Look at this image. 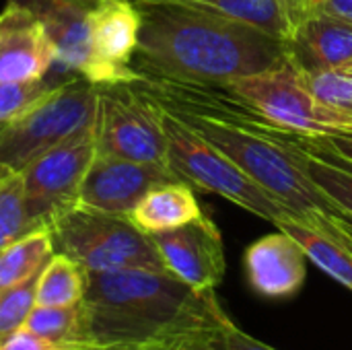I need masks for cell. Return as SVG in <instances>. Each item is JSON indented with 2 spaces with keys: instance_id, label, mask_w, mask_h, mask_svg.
<instances>
[{
  "instance_id": "7",
  "label": "cell",
  "mask_w": 352,
  "mask_h": 350,
  "mask_svg": "<svg viewBox=\"0 0 352 350\" xmlns=\"http://www.w3.org/2000/svg\"><path fill=\"white\" fill-rule=\"evenodd\" d=\"M93 134L97 155L167 165L163 111L130 83L97 85Z\"/></svg>"
},
{
  "instance_id": "26",
  "label": "cell",
  "mask_w": 352,
  "mask_h": 350,
  "mask_svg": "<svg viewBox=\"0 0 352 350\" xmlns=\"http://www.w3.org/2000/svg\"><path fill=\"white\" fill-rule=\"evenodd\" d=\"M66 74H54V70L29 83H0V122H12L14 118L29 111L37 101H41L50 91H54L60 83L68 80Z\"/></svg>"
},
{
  "instance_id": "10",
  "label": "cell",
  "mask_w": 352,
  "mask_h": 350,
  "mask_svg": "<svg viewBox=\"0 0 352 350\" xmlns=\"http://www.w3.org/2000/svg\"><path fill=\"white\" fill-rule=\"evenodd\" d=\"M140 12L134 0H91L89 45L93 85L130 83L136 76L132 58L138 47Z\"/></svg>"
},
{
  "instance_id": "23",
  "label": "cell",
  "mask_w": 352,
  "mask_h": 350,
  "mask_svg": "<svg viewBox=\"0 0 352 350\" xmlns=\"http://www.w3.org/2000/svg\"><path fill=\"white\" fill-rule=\"evenodd\" d=\"M25 328L41 338L64 347L78 349L87 342V314L82 301L68 307H43L35 305L25 322Z\"/></svg>"
},
{
  "instance_id": "34",
  "label": "cell",
  "mask_w": 352,
  "mask_h": 350,
  "mask_svg": "<svg viewBox=\"0 0 352 350\" xmlns=\"http://www.w3.org/2000/svg\"><path fill=\"white\" fill-rule=\"evenodd\" d=\"M338 70H342L344 74H349V76H352V58H351V60H349V62H346V64H342V66H340Z\"/></svg>"
},
{
  "instance_id": "18",
  "label": "cell",
  "mask_w": 352,
  "mask_h": 350,
  "mask_svg": "<svg viewBox=\"0 0 352 350\" xmlns=\"http://www.w3.org/2000/svg\"><path fill=\"white\" fill-rule=\"evenodd\" d=\"M202 212L192 186L184 182H171L153 188L132 210L130 219L132 223L142 229L144 233H161L177 229L194 219H198Z\"/></svg>"
},
{
  "instance_id": "4",
  "label": "cell",
  "mask_w": 352,
  "mask_h": 350,
  "mask_svg": "<svg viewBox=\"0 0 352 350\" xmlns=\"http://www.w3.org/2000/svg\"><path fill=\"white\" fill-rule=\"evenodd\" d=\"M47 231L54 252L72 258L87 272L128 268L167 272L151 235L138 229L130 217L76 204L62 212Z\"/></svg>"
},
{
  "instance_id": "37",
  "label": "cell",
  "mask_w": 352,
  "mask_h": 350,
  "mask_svg": "<svg viewBox=\"0 0 352 350\" xmlns=\"http://www.w3.org/2000/svg\"><path fill=\"white\" fill-rule=\"evenodd\" d=\"M349 245H351V243H349Z\"/></svg>"
},
{
  "instance_id": "11",
  "label": "cell",
  "mask_w": 352,
  "mask_h": 350,
  "mask_svg": "<svg viewBox=\"0 0 352 350\" xmlns=\"http://www.w3.org/2000/svg\"><path fill=\"white\" fill-rule=\"evenodd\" d=\"M169 274L196 291H214L223 281L227 262L219 227L206 217L151 235Z\"/></svg>"
},
{
  "instance_id": "5",
  "label": "cell",
  "mask_w": 352,
  "mask_h": 350,
  "mask_svg": "<svg viewBox=\"0 0 352 350\" xmlns=\"http://www.w3.org/2000/svg\"><path fill=\"white\" fill-rule=\"evenodd\" d=\"M163 128L167 136V167L179 182L219 194L274 225L293 217L285 204L260 188L235 161L214 149L182 120L163 111Z\"/></svg>"
},
{
  "instance_id": "31",
  "label": "cell",
  "mask_w": 352,
  "mask_h": 350,
  "mask_svg": "<svg viewBox=\"0 0 352 350\" xmlns=\"http://www.w3.org/2000/svg\"><path fill=\"white\" fill-rule=\"evenodd\" d=\"M307 138L320 146L334 151L338 157L352 163V132H342V134H334V136H307Z\"/></svg>"
},
{
  "instance_id": "30",
  "label": "cell",
  "mask_w": 352,
  "mask_h": 350,
  "mask_svg": "<svg viewBox=\"0 0 352 350\" xmlns=\"http://www.w3.org/2000/svg\"><path fill=\"white\" fill-rule=\"evenodd\" d=\"M309 12L330 14L352 25V0H303V17Z\"/></svg>"
},
{
  "instance_id": "15",
  "label": "cell",
  "mask_w": 352,
  "mask_h": 350,
  "mask_svg": "<svg viewBox=\"0 0 352 350\" xmlns=\"http://www.w3.org/2000/svg\"><path fill=\"white\" fill-rule=\"evenodd\" d=\"M29 8L43 25L58 70L85 76L91 68L89 6L91 0H10Z\"/></svg>"
},
{
  "instance_id": "24",
  "label": "cell",
  "mask_w": 352,
  "mask_h": 350,
  "mask_svg": "<svg viewBox=\"0 0 352 350\" xmlns=\"http://www.w3.org/2000/svg\"><path fill=\"white\" fill-rule=\"evenodd\" d=\"M37 231L27 217L23 175L10 171L0 182V250Z\"/></svg>"
},
{
  "instance_id": "14",
  "label": "cell",
  "mask_w": 352,
  "mask_h": 350,
  "mask_svg": "<svg viewBox=\"0 0 352 350\" xmlns=\"http://www.w3.org/2000/svg\"><path fill=\"white\" fill-rule=\"evenodd\" d=\"M243 266L252 291L266 299H289L297 295L307 276L303 248L280 229L254 241L245 252Z\"/></svg>"
},
{
  "instance_id": "22",
  "label": "cell",
  "mask_w": 352,
  "mask_h": 350,
  "mask_svg": "<svg viewBox=\"0 0 352 350\" xmlns=\"http://www.w3.org/2000/svg\"><path fill=\"white\" fill-rule=\"evenodd\" d=\"M54 256V241L47 229L33 231L0 250V291L37 276Z\"/></svg>"
},
{
  "instance_id": "3",
  "label": "cell",
  "mask_w": 352,
  "mask_h": 350,
  "mask_svg": "<svg viewBox=\"0 0 352 350\" xmlns=\"http://www.w3.org/2000/svg\"><path fill=\"white\" fill-rule=\"evenodd\" d=\"M231 103V101H229ZM165 111V109H163ZM235 161L260 188L285 204L295 219L314 223L342 210L307 177L301 167L293 132L266 122L241 99L210 113L167 111Z\"/></svg>"
},
{
  "instance_id": "25",
  "label": "cell",
  "mask_w": 352,
  "mask_h": 350,
  "mask_svg": "<svg viewBox=\"0 0 352 350\" xmlns=\"http://www.w3.org/2000/svg\"><path fill=\"white\" fill-rule=\"evenodd\" d=\"M303 87L316 97L318 103L342 116L352 126V76L342 70L299 72Z\"/></svg>"
},
{
  "instance_id": "17",
  "label": "cell",
  "mask_w": 352,
  "mask_h": 350,
  "mask_svg": "<svg viewBox=\"0 0 352 350\" xmlns=\"http://www.w3.org/2000/svg\"><path fill=\"white\" fill-rule=\"evenodd\" d=\"M276 227L303 248L307 260L352 291V245L334 229L330 217L322 215L314 223L289 217L276 223Z\"/></svg>"
},
{
  "instance_id": "2",
  "label": "cell",
  "mask_w": 352,
  "mask_h": 350,
  "mask_svg": "<svg viewBox=\"0 0 352 350\" xmlns=\"http://www.w3.org/2000/svg\"><path fill=\"white\" fill-rule=\"evenodd\" d=\"M87 342L151 344L217 334L227 324L214 291H196L169 272H87Z\"/></svg>"
},
{
  "instance_id": "13",
  "label": "cell",
  "mask_w": 352,
  "mask_h": 350,
  "mask_svg": "<svg viewBox=\"0 0 352 350\" xmlns=\"http://www.w3.org/2000/svg\"><path fill=\"white\" fill-rule=\"evenodd\" d=\"M56 68L52 41L39 19L25 6L8 2L0 12V83H29Z\"/></svg>"
},
{
  "instance_id": "19",
  "label": "cell",
  "mask_w": 352,
  "mask_h": 350,
  "mask_svg": "<svg viewBox=\"0 0 352 350\" xmlns=\"http://www.w3.org/2000/svg\"><path fill=\"white\" fill-rule=\"evenodd\" d=\"M299 161L307 177L338 206L352 217V163L338 157L334 151L311 142L303 134H293Z\"/></svg>"
},
{
  "instance_id": "36",
  "label": "cell",
  "mask_w": 352,
  "mask_h": 350,
  "mask_svg": "<svg viewBox=\"0 0 352 350\" xmlns=\"http://www.w3.org/2000/svg\"><path fill=\"white\" fill-rule=\"evenodd\" d=\"M6 124H8V122H0V138H2V132H4V128H6Z\"/></svg>"
},
{
  "instance_id": "9",
  "label": "cell",
  "mask_w": 352,
  "mask_h": 350,
  "mask_svg": "<svg viewBox=\"0 0 352 350\" xmlns=\"http://www.w3.org/2000/svg\"><path fill=\"white\" fill-rule=\"evenodd\" d=\"M93 128L78 132L19 171L27 217L37 231L50 229L62 212L78 204L82 179L97 153Z\"/></svg>"
},
{
  "instance_id": "12",
  "label": "cell",
  "mask_w": 352,
  "mask_h": 350,
  "mask_svg": "<svg viewBox=\"0 0 352 350\" xmlns=\"http://www.w3.org/2000/svg\"><path fill=\"white\" fill-rule=\"evenodd\" d=\"M179 182L167 165L138 163L95 153L82 179L78 204L101 212L130 217L136 204L157 186Z\"/></svg>"
},
{
  "instance_id": "29",
  "label": "cell",
  "mask_w": 352,
  "mask_h": 350,
  "mask_svg": "<svg viewBox=\"0 0 352 350\" xmlns=\"http://www.w3.org/2000/svg\"><path fill=\"white\" fill-rule=\"evenodd\" d=\"M221 342H223L225 350H276L256 340L254 336H250L248 332L237 328L231 320H227V324L221 330Z\"/></svg>"
},
{
  "instance_id": "16",
  "label": "cell",
  "mask_w": 352,
  "mask_h": 350,
  "mask_svg": "<svg viewBox=\"0 0 352 350\" xmlns=\"http://www.w3.org/2000/svg\"><path fill=\"white\" fill-rule=\"evenodd\" d=\"M287 62L299 72L338 70L352 58V25L330 14L309 12L285 41Z\"/></svg>"
},
{
  "instance_id": "21",
  "label": "cell",
  "mask_w": 352,
  "mask_h": 350,
  "mask_svg": "<svg viewBox=\"0 0 352 350\" xmlns=\"http://www.w3.org/2000/svg\"><path fill=\"white\" fill-rule=\"evenodd\" d=\"M87 270L72 258L54 252L37 278L35 305L43 307H68L85 299Z\"/></svg>"
},
{
  "instance_id": "28",
  "label": "cell",
  "mask_w": 352,
  "mask_h": 350,
  "mask_svg": "<svg viewBox=\"0 0 352 350\" xmlns=\"http://www.w3.org/2000/svg\"><path fill=\"white\" fill-rule=\"evenodd\" d=\"M0 350H70L64 347H58L45 338H41L39 334L31 332L29 328L21 326L14 332L6 334L4 338H0Z\"/></svg>"
},
{
  "instance_id": "32",
  "label": "cell",
  "mask_w": 352,
  "mask_h": 350,
  "mask_svg": "<svg viewBox=\"0 0 352 350\" xmlns=\"http://www.w3.org/2000/svg\"><path fill=\"white\" fill-rule=\"evenodd\" d=\"M175 350H225L221 342V332L217 334H204V336H194L182 342Z\"/></svg>"
},
{
  "instance_id": "8",
  "label": "cell",
  "mask_w": 352,
  "mask_h": 350,
  "mask_svg": "<svg viewBox=\"0 0 352 350\" xmlns=\"http://www.w3.org/2000/svg\"><path fill=\"white\" fill-rule=\"evenodd\" d=\"M227 89L280 130L303 136L352 132V126L342 116L316 101L287 60L264 72L235 78L227 83Z\"/></svg>"
},
{
  "instance_id": "20",
  "label": "cell",
  "mask_w": 352,
  "mask_h": 350,
  "mask_svg": "<svg viewBox=\"0 0 352 350\" xmlns=\"http://www.w3.org/2000/svg\"><path fill=\"white\" fill-rule=\"evenodd\" d=\"M221 12L287 41L303 17V0H200Z\"/></svg>"
},
{
  "instance_id": "1",
  "label": "cell",
  "mask_w": 352,
  "mask_h": 350,
  "mask_svg": "<svg viewBox=\"0 0 352 350\" xmlns=\"http://www.w3.org/2000/svg\"><path fill=\"white\" fill-rule=\"evenodd\" d=\"M140 12L132 68L165 78L227 85L287 60L285 41L200 0H134Z\"/></svg>"
},
{
  "instance_id": "33",
  "label": "cell",
  "mask_w": 352,
  "mask_h": 350,
  "mask_svg": "<svg viewBox=\"0 0 352 350\" xmlns=\"http://www.w3.org/2000/svg\"><path fill=\"white\" fill-rule=\"evenodd\" d=\"M330 221H332V225H334V229L349 241L352 245V217L349 215H338V217H330Z\"/></svg>"
},
{
  "instance_id": "27",
  "label": "cell",
  "mask_w": 352,
  "mask_h": 350,
  "mask_svg": "<svg viewBox=\"0 0 352 350\" xmlns=\"http://www.w3.org/2000/svg\"><path fill=\"white\" fill-rule=\"evenodd\" d=\"M37 278L39 274L21 285L0 291V338L25 326L31 309L35 307Z\"/></svg>"
},
{
  "instance_id": "35",
  "label": "cell",
  "mask_w": 352,
  "mask_h": 350,
  "mask_svg": "<svg viewBox=\"0 0 352 350\" xmlns=\"http://www.w3.org/2000/svg\"><path fill=\"white\" fill-rule=\"evenodd\" d=\"M8 173H10V169H8V167H4V165H0V182H2Z\"/></svg>"
},
{
  "instance_id": "6",
  "label": "cell",
  "mask_w": 352,
  "mask_h": 350,
  "mask_svg": "<svg viewBox=\"0 0 352 350\" xmlns=\"http://www.w3.org/2000/svg\"><path fill=\"white\" fill-rule=\"evenodd\" d=\"M97 85L70 76L37 101L29 111L6 124L0 138V165L23 171L43 153L95 126Z\"/></svg>"
}]
</instances>
